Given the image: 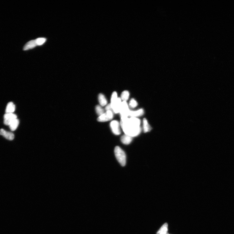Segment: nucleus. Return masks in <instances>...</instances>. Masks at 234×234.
<instances>
[{
	"mask_svg": "<svg viewBox=\"0 0 234 234\" xmlns=\"http://www.w3.org/2000/svg\"><path fill=\"white\" fill-rule=\"evenodd\" d=\"M141 121L136 118L121 119L120 125L125 134L132 137H136L141 133Z\"/></svg>",
	"mask_w": 234,
	"mask_h": 234,
	"instance_id": "f257e3e1",
	"label": "nucleus"
},
{
	"mask_svg": "<svg viewBox=\"0 0 234 234\" xmlns=\"http://www.w3.org/2000/svg\"><path fill=\"white\" fill-rule=\"evenodd\" d=\"M114 152L117 160L120 164L124 167L126 162V156L125 152L119 146L115 147Z\"/></svg>",
	"mask_w": 234,
	"mask_h": 234,
	"instance_id": "f03ea898",
	"label": "nucleus"
},
{
	"mask_svg": "<svg viewBox=\"0 0 234 234\" xmlns=\"http://www.w3.org/2000/svg\"><path fill=\"white\" fill-rule=\"evenodd\" d=\"M130 111L129 109L128 105L126 101H123L120 112L121 119L128 118L130 116Z\"/></svg>",
	"mask_w": 234,
	"mask_h": 234,
	"instance_id": "7ed1b4c3",
	"label": "nucleus"
},
{
	"mask_svg": "<svg viewBox=\"0 0 234 234\" xmlns=\"http://www.w3.org/2000/svg\"><path fill=\"white\" fill-rule=\"evenodd\" d=\"M113 117V112L111 111H107L106 113L98 117L97 121L100 122L108 121L112 120Z\"/></svg>",
	"mask_w": 234,
	"mask_h": 234,
	"instance_id": "20e7f679",
	"label": "nucleus"
},
{
	"mask_svg": "<svg viewBox=\"0 0 234 234\" xmlns=\"http://www.w3.org/2000/svg\"><path fill=\"white\" fill-rule=\"evenodd\" d=\"M122 103L121 98H118L115 101L110 103L113 113H120Z\"/></svg>",
	"mask_w": 234,
	"mask_h": 234,
	"instance_id": "39448f33",
	"label": "nucleus"
},
{
	"mask_svg": "<svg viewBox=\"0 0 234 234\" xmlns=\"http://www.w3.org/2000/svg\"><path fill=\"white\" fill-rule=\"evenodd\" d=\"M120 125L119 122L116 121H113L111 122L110 127L114 134L116 135L121 134Z\"/></svg>",
	"mask_w": 234,
	"mask_h": 234,
	"instance_id": "423d86ee",
	"label": "nucleus"
},
{
	"mask_svg": "<svg viewBox=\"0 0 234 234\" xmlns=\"http://www.w3.org/2000/svg\"><path fill=\"white\" fill-rule=\"evenodd\" d=\"M4 123L6 125H9L14 120L17 118V116L13 113H6L4 116Z\"/></svg>",
	"mask_w": 234,
	"mask_h": 234,
	"instance_id": "0eeeda50",
	"label": "nucleus"
},
{
	"mask_svg": "<svg viewBox=\"0 0 234 234\" xmlns=\"http://www.w3.org/2000/svg\"><path fill=\"white\" fill-rule=\"evenodd\" d=\"M0 134L9 140H13L14 138V135L13 133L6 131L3 129L0 130Z\"/></svg>",
	"mask_w": 234,
	"mask_h": 234,
	"instance_id": "6e6552de",
	"label": "nucleus"
},
{
	"mask_svg": "<svg viewBox=\"0 0 234 234\" xmlns=\"http://www.w3.org/2000/svg\"><path fill=\"white\" fill-rule=\"evenodd\" d=\"M144 111L143 109H141L136 111H130V116L131 118H136L141 116L143 115Z\"/></svg>",
	"mask_w": 234,
	"mask_h": 234,
	"instance_id": "1a4fd4ad",
	"label": "nucleus"
},
{
	"mask_svg": "<svg viewBox=\"0 0 234 234\" xmlns=\"http://www.w3.org/2000/svg\"><path fill=\"white\" fill-rule=\"evenodd\" d=\"M37 45L35 40H32L28 42L24 46L23 48L24 51H26L32 49L36 47Z\"/></svg>",
	"mask_w": 234,
	"mask_h": 234,
	"instance_id": "9d476101",
	"label": "nucleus"
},
{
	"mask_svg": "<svg viewBox=\"0 0 234 234\" xmlns=\"http://www.w3.org/2000/svg\"><path fill=\"white\" fill-rule=\"evenodd\" d=\"M132 139L133 137L125 134L121 138V140L122 143L126 145L130 144L131 142Z\"/></svg>",
	"mask_w": 234,
	"mask_h": 234,
	"instance_id": "9b49d317",
	"label": "nucleus"
},
{
	"mask_svg": "<svg viewBox=\"0 0 234 234\" xmlns=\"http://www.w3.org/2000/svg\"><path fill=\"white\" fill-rule=\"evenodd\" d=\"M19 120L16 119L13 120L10 123L9 126L10 127L11 130L12 131L16 130L19 125Z\"/></svg>",
	"mask_w": 234,
	"mask_h": 234,
	"instance_id": "f8f14e48",
	"label": "nucleus"
},
{
	"mask_svg": "<svg viewBox=\"0 0 234 234\" xmlns=\"http://www.w3.org/2000/svg\"><path fill=\"white\" fill-rule=\"evenodd\" d=\"M143 130L144 133H147L151 130L152 128L146 118H144L143 121Z\"/></svg>",
	"mask_w": 234,
	"mask_h": 234,
	"instance_id": "ddd939ff",
	"label": "nucleus"
},
{
	"mask_svg": "<svg viewBox=\"0 0 234 234\" xmlns=\"http://www.w3.org/2000/svg\"><path fill=\"white\" fill-rule=\"evenodd\" d=\"M15 106L13 102H10L7 104L6 108V113H13L15 111Z\"/></svg>",
	"mask_w": 234,
	"mask_h": 234,
	"instance_id": "4468645a",
	"label": "nucleus"
},
{
	"mask_svg": "<svg viewBox=\"0 0 234 234\" xmlns=\"http://www.w3.org/2000/svg\"><path fill=\"white\" fill-rule=\"evenodd\" d=\"M98 100L101 106H104L106 105L107 101L103 94L100 93L98 95Z\"/></svg>",
	"mask_w": 234,
	"mask_h": 234,
	"instance_id": "2eb2a0df",
	"label": "nucleus"
},
{
	"mask_svg": "<svg viewBox=\"0 0 234 234\" xmlns=\"http://www.w3.org/2000/svg\"><path fill=\"white\" fill-rule=\"evenodd\" d=\"M130 96V93L127 91H123L121 94V99L123 101H127Z\"/></svg>",
	"mask_w": 234,
	"mask_h": 234,
	"instance_id": "dca6fc26",
	"label": "nucleus"
},
{
	"mask_svg": "<svg viewBox=\"0 0 234 234\" xmlns=\"http://www.w3.org/2000/svg\"><path fill=\"white\" fill-rule=\"evenodd\" d=\"M168 231V224L166 223L163 224L161 228L159 230L157 234H159L162 233H167Z\"/></svg>",
	"mask_w": 234,
	"mask_h": 234,
	"instance_id": "f3484780",
	"label": "nucleus"
},
{
	"mask_svg": "<svg viewBox=\"0 0 234 234\" xmlns=\"http://www.w3.org/2000/svg\"><path fill=\"white\" fill-rule=\"evenodd\" d=\"M96 113L99 116L103 114L104 113V110L102 108L101 106L97 105L95 107Z\"/></svg>",
	"mask_w": 234,
	"mask_h": 234,
	"instance_id": "a211bd4d",
	"label": "nucleus"
},
{
	"mask_svg": "<svg viewBox=\"0 0 234 234\" xmlns=\"http://www.w3.org/2000/svg\"><path fill=\"white\" fill-rule=\"evenodd\" d=\"M138 105V104L137 101L133 98H131L129 104V106L131 108H135Z\"/></svg>",
	"mask_w": 234,
	"mask_h": 234,
	"instance_id": "6ab92c4d",
	"label": "nucleus"
},
{
	"mask_svg": "<svg viewBox=\"0 0 234 234\" xmlns=\"http://www.w3.org/2000/svg\"><path fill=\"white\" fill-rule=\"evenodd\" d=\"M37 45L41 46L44 44L46 41L45 38H39L35 40Z\"/></svg>",
	"mask_w": 234,
	"mask_h": 234,
	"instance_id": "aec40b11",
	"label": "nucleus"
},
{
	"mask_svg": "<svg viewBox=\"0 0 234 234\" xmlns=\"http://www.w3.org/2000/svg\"><path fill=\"white\" fill-rule=\"evenodd\" d=\"M118 98V95H117L116 92L114 91L112 93L111 98V103L113 102V101H115Z\"/></svg>",
	"mask_w": 234,
	"mask_h": 234,
	"instance_id": "412c9836",
	"label": "nucleus"
},
{
	"mask_svg": "<svg viewBox=\"0 0 234 234\" xmlns=\"http://www.w3.org/2000/svg\"><path fill=\"white\" fill-rule=\"evenodd\" d=\"M105 109L106 110V111H111L113 112L111 106V103H110L107 105L106 106V107L105 108Z\"/></svg>",
	"mask_w": 234,
	"mask_h": 234,
	"instance_id": "4be33fe9",
	"label": "nucleus"
},
{
	"mask_svg": "<svg viewBox=\"0 0 234 234\" xmlns=\"http://www.w3.org/2000/svg\"><path fill=\"white\" fill-rule=\"evenodd\" d=\"M159 234H169L168 233V232H167V233H160Z\"/></svg>",
	"mask_w": 234,
	"mask_h": 234,
	"instance_id": "5701e85b",
	"label": "nucleus"
}]
</instances>
